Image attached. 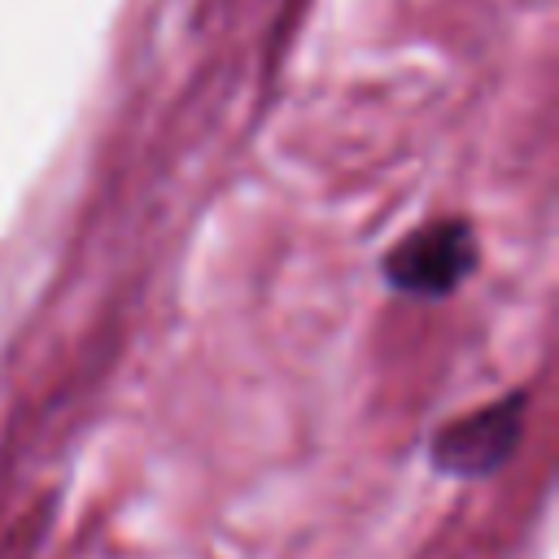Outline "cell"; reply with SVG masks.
Returning <instances> with one entry per match:
<instances>
[{
  "instance_id": "cell-1",
  "label": "cell",
  "mask_w": 559,
  "mask_h": 559,
  "mask_svg": "<svg viewBox=\"0 0 559 559\" xmlns=\"http://www.w3.org/2000/svg\"><path fill=\"white\" fill-rule=\"evenodd\" d=\"M476 258H480V249H476L472 227L463 218H437V223L402 236L389 249V258L380 262V271L397 293L445 297L472 275Z\"/></svg>"
},
{
  "instance_id": "cell-2",
  "label": "cell",
  "mask_w": 559,
  "mask_h": 559,
  "mask_svg": "<svg viewBox=\"0 0 559 559\" xmlns=\"http://www.w3.org/2000/svg\"><path fill=\"white\" fill-rule=\"evenodd\" d=\"M524 432V393H507L489 406H476L450 419L432 437V463L450 476H489L511 459Z\"/></svg>"
}]
</instances>
